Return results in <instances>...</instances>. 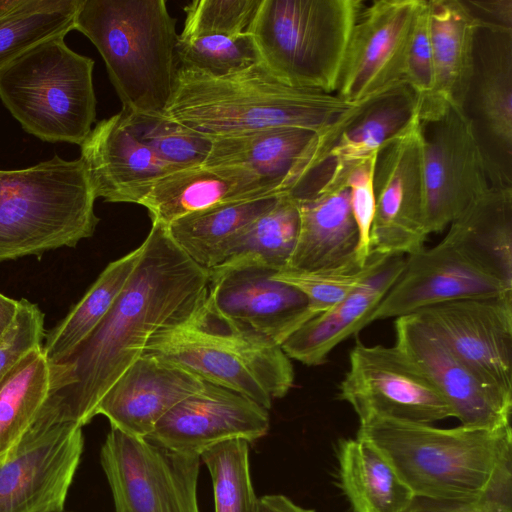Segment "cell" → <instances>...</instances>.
<instances>
[{
    "mask_svg": "<svg viewBox=\"0 0 512 512\" xmlns=\"http://www.w3.org/2000/svg\"><path fill=\"white\" fill-rule=\"evenodd\" d=\"M144 352L238 392L267 410L294 384L291 359L280 345L223 318L206 297L188 321L155 334Z\"/></svg>",
    "mask_w": 512,
    "mask_h": 512,
    "instance_id": "8992f818",
    "label": "cell"
},
{
    "mask_svg": "<svg viewBox=\"0 0 512 512\" xmlns=\"http://www.w3.org/2000/svg\"><path fill=\"white\" fill-rule=\"evenodd\" d=\"M66 35L26 50L0 69V99L22 128L51 143L81 145L96 119L93 59Z\"/></svg>",
    "mask_w": 512,
    "mask_h": 512,
    "instance_id": "52a82bcc",
    "label": "cell"
},
{
    "mask_svg": "<svg viewBox=\"0 0 512 512\" xmlns=\"http://www.w3.org/2000/svg\"><path fill=\"white\" fill-rule=\"evenodd\" d=\"M262 0H194L184 7L181 39L249 34Z\"/></svg>",
    "mask_w": 512,
    "mask_h": 512,
    "instance_id": "ab89813d",
    "label": "cell"
},
{
    "mask_svg": "<svg viewBox=\"0 0 512 512\" xmlns=\"http://www.w3.org/2000/svg\"><path fill=\"white\" fill-rule=\"evenodd\" d=\"M82 0H0V69L38 43L67 35Z\"/></svg>",
    "mask_w": 512,
    "mask_h": 512,
    "instance_id": "836d02e7",
    "label": "cell"
},
{
    "mask_svg": "<svg viewBox=\"0 0 512 512\" xmlns=\"http://www.w3.org/2000/svg\"><path fill=\"white\" fill-rule=\"evenodd\" d=\"M257 512H315L294 503L281 494L264 495L258 498Z\"/></svg>",
    "mask_w": 512,
    "mask_h": 512,
    "instance_id": "bcb514c9",
    "label": "cell"
},
{
    "mask_svg": "<svg viewBox=\"0 0 512 512\" xmlns=\"http://www.w3.org/2000/svg\"><path fill=\"white\" fill-rule=\"evenodd\" d=\"M407 512H512V489L469 499L416 497Z\"/></svg>",
    "mask_w": 512,
    "mask_h": 512,
    "instance_id": "ee69618b",
    "label": "cell"
},
{
    "mask_svg": "<svg viewBox=\"0 0 512 512\" xmlns=\"http://www.w3.org/2000/svg\"><path fill=\"white\" fill-rule=\"evenodd\" d=\"M74 29L102 56L122 112L164 116L180 67L165 0H82Z\"/></svg>",
    "mask_w": 512,
    "mask_h": 512,
    "instance_id": "277c9868",
    "label": "cell"
},
{
    "mask_svg": "<svg viewBox=\"0 0 512 512\" xmlns=\"http://www.w3.org/2000/svg\"><path fill=\"white\" fill-rule=\"evenodd\" d=\"M18 307V300L0 293V336L13 320Z\"/></svg>",
    "mask_w": 512,
    "mask_h": 512,
    "instance_id": "7dc6e473",
    "label": "cell"
},
{
    "mask_svg": "<svg viewBox=\"0 0 512 512\" xmlns=\"http://www.w3.org/2000/svg\"><path fill=\"white\" fill-rule=\"evenodd\" d=\"M502 402L512 406V295L465 298L414 313Z\"/></svg>",
    "mask_w": 512,
    "mask_h": 512,
    "instance_id": "5bb4252c",
    "label": "cell"
},
{
    "mask_svg": "<svg viewBox=\"0 0 512 512\" xmlns=\"http://www.w3.org/2000/svg\"><path fill=\"white\" fill-rule=\"evenodd\" d=\"M476 21L471 75L459 108L490 185L512 188V29Z\"/></svg>",
    "mask_w": 512,
    "mask_h": 512,
    "instance_id": "7c38bea8",
    "label": "cell"
},
{
    "mask_svg": "<svg viewBox=\"0 0 512 512\" xmlns=\"http://www.w3.org/2000/svg\"><path fill=\"white\" fill-rule=\"evenodd\" d=\"M404 260L405 256H388L343 300L297 328L281 344L284 353L308 366L323 364L339 343L369 325L371 314L401 273Z\"/></svg>",
    "mask_w": 512,
    "mask_h": 512,
    "instance_id": "484cf974",
    "label": "cell"
},
{
    "mask_svg": "<svg viewBox=\"0 0 512 512\" xmlns=\"http://www.w3.org/2000/svg\"><path fill=\"white\" fill-rule=\"evenodd\" d=\"M279 194L273 184L249 170L199 165L160 177L139 204L147 209L152 223L167 226L219 203Z\"/></svg>",
    "mask_w": 512,
    "mask_h": 512,
    "instance_id": "d4e9b609",
    "label": "cell"
},
{
    "mask_svg": "<svg viewBox=\"0 0 512 512\" xmlns=\"http://www.w3.org/2000/svg\"><path fill=\"white\" fill-rule=\"evenodd\" d=\"M373 188L370 253L405 256L423 248L428 233L419 118L377 152Z\"/></svg>",
    "mask_w": 512,
    "mask_h": 512,
    "instance_id": "9a60e30c",
    "label": "cell"
},
{
    "mask_svg": "<svg viewBox=\"0 0 512 512\" xmlns=\"http://www.w3.org/2000/svg\"><path fill=\"white\" fill-rule=\"evenodd\" d=\"M388 256L371 252L366 264L355 257L336 266L316 270H281L273 278L292 285L307 299L306 321L335 306L359 287ZM305 321V322H306Z\"/></svg>",
    "mask_w": 512,
    "mask_h": 512,
    "instance_id": "d590c367",
    "label": "cell"
},
{
    "mask_svg": "<svg viewBox=\"0 0 512 512\" xmlns=\"http://www.w3.org/2000/svg\"><path fill=\"white\" fill-rule=\"evenodd\" d=\"M404 82L417 94L420 103L434 88V65L429 37L427 0H423L408 45Z\"/></svg>",
    "mask_w": 512,
    "mask_h": 512,
    "instance_id": "7bdbcfd3",
    "label": "cell"
},
{
    "mask_svg": "<svg viewBox=\"0 0 512 512\" xmlns=\"http://www.w3.org/2000/svg\"><path fill=\"white\" fill-rule=\"evenodd\" d=\"M347 173L331 172L313 192L294 198L300 226L286 270L322 269L355 257L358 231L350 206Z\"/></svg>",
    "mask_w": 512,
    "mask_h": 512,
    "instance_id": "cb8c5ba5",
    "label": "cell"
},
{
    "mask_svg": "<svg viewBox=\"0 0 512 512\" xmlns=\"http://www.w3.org/2000/svg\"><path fill=\"white\" fill-rule=\"evenodd\" d=\"M445 238L512 287V188L490 186L451 222Z\"/></svg>",
    "mask_w": 512,
    "mask_h": 512,
    "instance_id": "f1b7e54d",
    "label": "cell"
},
{
    "mask_svg": "<svg viewBox=\"0 0 512 512\" xmlns=\"http://www.w3.org/2000/svg\"><path fill=\"white\" fill-rule=\"evenodd\" d=\"M203 460L211 476L215 512H257L249 468V442L233 439L204 451Z\"/></svg>",
    "mask_w": 512,
    "mask_h": 512,
    "instance_id": "8d00e7d4",
    "label": "cell"
},
{
    "mask_svg": "<svg viewBox=\"0 0 512 512\" xmlns=\"http://www.w3.org/2000/svg\"><path fill=\"white\" fill-rule=\"evenodd\" d=\"M50 390L42 346L27 353L0 380V464L17 449Z\"/></svg>",
    "mask_w": 512,
    "mask_h": 512,
    "instance_id": "d6a6232c",
    "label": "cell"
},
{
    "mask_svg": "<svg viewBox=\"0 0 512 512\" xmlns=\"http://www.w3.org/2000/svg\"><path fill=\"white\" fill-rule=\"evenodd\" d=\"M82 160L58 155L34 166L0 170V262L74 247L99 218Z\"/></svg>",
    "mask_w": 512,
    "mask_h": 512,
    "instance_id": "5b68a950",
    "label": "cell"
},
{
    "mask_svg": "<svg viewBox=\"0 0 512 512\" xmlns=\"http://www.w3.org/2000/svg\"><path fill=\"white\" fill-rule=\"evenodd\" d=\"M269 430L268 410L252 399L209 382L169 410L148 439L173 451L200 455L224 441L253 442Z\"/></svg>",
    "mask_w": 512,
    "mask_h": 512,
    "instance_id": "44dd1931",
    "label": "cell"
},
{
    "mask_svg": "<svg viewBox=\"0 0 512 512\" xmlns=\"http://www.w3.org/2000/svg\"><path fill=\"white\" fill-rule=\"evenodd\" d=\"M420 99L405 83L355 103L317 134L286 191L323 183L330 172H346L377 154L417 119Z\"/></svg>",
    "mask_w": 512,
    "mask_h": 512,
    "instance_id": "30bf717a",
    "label": "cell"
},
{
    "mask_svg": "<svg viewBox=\"0 0 512 512\" xmlns=\"http://www.w3.org/2000/svg\"><path fill=\"white\" fill-rule=\"evenodd\" d=\"M82 427L54 426L0 464V512H60L83 452Z\"/></svg>",
    "mask_w": 512,
    "mask_h": 512,
    "instance_id": "d6986e66",
    "label": "cell"
},
{
    "mask_svg": "<svg viewBox=\"0 0 512 512\" xmlns=\"http://www.w3.org/2000/svg\"><path fill=\"white\" fill-rule=\"evenodd\" d=\"M354 104L289 86L262 62L224 77L179 67L164 117L211 139L274 127L320 133Z\"/></svg>",
    "mask_w": 512,
    "mask_h": 512,
    "instance_id": "3957f363",
    "label": "cell"
},
{
    "mask_svg": "<svg viewBox=\"0 0 512 512\" xmlns=\"http://www.w3.org/2000/svg\"><path fill=\"white\" fill-rule=\"evenodd\" d=\"M176 51L180 67L212 77L232 75L261 62L251 34L190 39L178 36Z\"/></svg>",
    "mask_w": 512,
    "mask_h": 512,
    "instance_id": "f35d334b",
    "label": "cell"
},
{
    "mask_svg": "<svg viewBox=\"0 0 512 512\" xmlns=\"http://www.w3.org/2000/svg\"><path fill=\"white\" fill-rule=\"evenodd\" d=\"M201 378L156 354L144 352L103 396L96 415L112 428L147 438L175 405L198 392Z\"/></svg>",
    "mask_w": 512,
    "mask_h": 512,
    "instance_id": "7402d4cb",
    "label": "cell"
},
{
    "mask_svg": "<svg viewBox=\"0 0 512 512\" xmlns=\"http://www.w3.org/2000/svg\"><path fill=\"white\" fill-rule=\"evenodd\" d=\"M141 251L140 245L109 263L80 301L50 331L42 345L49 365L67 357L105 318L135 270Z\"/></svg>",
    "mask_w": 512,
    "mask_h": 512,
    "instance_id": "1f68e13d",
    "label": "cell"
},
{
    "mask_svg": "<svg viewBox=\"0 0 512 512\" xmlns=\"http://www.w3.org/2000/svg\"><path fill=\"white\" fill-rule=\"evenodd\" d=\"M394 327V345L428 378L460 425L511 427L512 406L489 390L431 327L414 314L396 318Z\"/></svg>",
    "mask_w": 512,
    "mask_h": 512,
    "instance_id": "ffe728a7",
    "label": "cell"
},
{
    "mask_svg": "<svg viewBox=\"0 0 512 512\" xmlns=\"http://www.w3.org/2000/svg\"><path fill=\"white\" fill-rule=\"evenodd\" d=\"M44 314L37 304L18 300L15 316L0 336V380L31 350L42 346Z\"/></svg>",
    "mask_w": 512,
    "mask_h": 512,
    "instance_id": "60d3db41",
    "label": "cell"
},
{
    "mask_svg": "<svg viewBox=\"0 0 512 512\" xmlns=\"http://www.w3.org/2000/svg\"><path fill=\"white\" fill-rule=\"evenodd\" d=\"M80 147L95 197L106 202L139 204L156 180L182 169L138 140L121 112L99 121Z\"/></svg>",
    "mask_w": 512,
    "mask_h": 512,
    "instance_id": "603a6c76",
    "label": "cell"
},
{
    "mask_svg": "<svg viewBox=\"0 0 512 512\" xmlns=\"http://www.w3.org/2000/svg\"><path fill=\"white\" fill-rule=\"evenodd\" d=\"M280 195L219 203L178 218L165 228L180 250L209 270L222 262L231 239L269 210Z\"/></svg>",
    "mask_w": 512,
    "mask_h": 512,
    "instance_id": "4dcf8cb0",
    "label": "cell"
},
{
    "mask_svg": "<svg viewBox=\"0 0 512 512\" xmlns=\"http://www.w3.org/2000/svg\"><path fill=\"white\" fill-rule=\"evenodd\" d=\"M434 88L418 117L460 107L471 75L477 21L463 0H427Z\"/></svg>",
    "mask_w": 512,
    "mask_h": 512,
    "instance_id": "4316f807",
    "label": "cell"
},
{
    "mask_svg": "<svg viewBox=\"0 0 512 512\" xmlns=\"http://www.w3.org/2000/svg\"><path fill=\"white\" fill-rule=\"evenodd\" d=\"M357 435L375 445L416 497L469 499L512 489V429L375 418Z\"/></svg>",
    "mask_w": 512,
    "mask_h": 512,
    "instance_id": "7a4b0ae2",
    "label": "cell"
},
{
    "mask_svg": "<svg viewBox=\"0 0 512 512\" xmlns=\"http://www.w3.org/2000/svg\"><path fill=\"white\" fill-rule=\"evenodd\" d=\"M503 295H512V287L444 237L435 246L405 257L401 273L371 314L369 324L443 302Z\"/></svg>",
    "mask_w": 512,
    "mask_h": 512,
    "instance_id": "ac0fdd59",
    "label": "cell"
},
{
    "mask_svg": "<svg viewBox=\"0 0 512 512\" xmlns=\"http://www.w3.org/2000/svg\"><path fill=\"white\" fill-rule=\"evenodd\" d=\"M206 302L243 330L280 345L306 321L307 299L273 278L278 271L250 257L224 261L208 270Z\"/></svg>",
    "mask_w": 512,
    "mask_h": 512,
    "instance_id": "2e32d148",
    "label": "cell"
},
{
    "mask_svg": "<svg viewBox=\"0 0 512 512\" xmlns=\"http://www.w3.org/2000/svg\"><path fill=\"white\" fill-rule=\"evenodd\" d=\"M100 462L115 512H200L199 456L176 452L111 427Z\"/></svg>",
    "mask_w": 512,
    "mask_h": 512,
    "instance_id": "9c48e42d",
    "label": "cell"
},
{
    "mask_svg": "<svg viewBox=\"0 0 512 512\" xmlns=\"http://www.w3.org/2000/svg\"><path fill=\"white\" fill-rule=\"evenodd\" d=\"M376 155L353 166L346 177L351 211L358 231L355 258L361 265L367 263L371 254L370 233L375 212L373 176Z\"/></svg>",
    "mask_w": 512,
    "mask_h": 512,
    "instance_id": "b9f144b4",
    "label": "cell"
},
{
    "mask_svg": "<svg viewBox=\"0 0 512 512\" xmlns=\"http://www.w3.org/2000/svg\"><path fill=\"white\" fill-rule=\"evenodd\" d=\"M299 226L300 216L296 200L281 194L269 210L231 239L221 263L250 256L276 271H281L286 268L293 253Z\"/></svg>",
    "mask_w": 512,
    "mask_h": 512,
    "instance_id": "e575fe53",
    "label": "cell"
},
{
    "mask_svg": "<svg viewBox=\"0 0 512 512\" xmlns=\"http://www.w3.org/2000/svg\"><path fill=\"white\" fill-rule=\"evenodd\" d=\"M361 0H262L249 34L285 84L335 94Z\"/></svg>",
    "mask_w": 512,
    "mask_h": 512,
    "instance_id": "ba28073f",
    "label": "cell"
},
{
    "mask_svg": "<svg viewBox=\"0 0 512 512\" xmlns=\"http://www.w3.org/2000/svg\"><path fill=\"white\" fill-rule=\"evenodd\" d=\"M425 226L440 232L491 186L471 127L456 105L419 119Z\"/></svg>",
    "mask_w": 512,
    "mask_h": 512,
    "instance_id": "4fadbf2b",
    "label": "cell"
},
{
    "mask_svg": "<svg viewBox=\"0 0 512 512\" xmlns=\"http://www.w3.org/2000/svg\"><path fill=\"white\" fill-rule=\"evenodd\" d=\"M337 460L339 485L353 512H407L415 495L366 438L340 440Z\"/></svg>",
    "mask_w": 512,
    "mask_h": 512,
    "instance_id": "f546056e",
    "label": "cell"
},
{
    "mask_svg": "<svg viewBox=\"0 0 512 512\" xmlns=\"http://www.w3.org/2000/svg\"><path fill=\"white\" fill-rule=\"evenodd\" d=\"M359 422L383 418L432 424L452 411L422 371L397 347L357 341L339 386Z\"/></svg>",
    "mask_w": 512,
    "mask_h": 512,
    "instance_id": "8fae6325",
    "label": "cell"
},
{
    "mask_svg": "<svg viewBox=\"0 0 512 512\" xmlns=\"http://www.w3.org/2000/svg\"><path fill=\"white\" fill-rule=\"evenodd\" d=\"M473 17L512 29V0H463Z\"/></svg>",
    "mask_w": 512,
    "mask_h": 512,
    "instance_id": "f6af8a7d",
    "label": "cell"
},
{
    "mask_svg": "<svg viewBox=\"0 0 512 512\" xmlns=\"http://www.w3.org/2000/svg\"><path fill=\"white\" fill-rule=\"evenodd\" d=\"M423 0H377L353 27L335 95L358 103L404 82L408 45Z\"/></svg>",
    "mask_w": 512,
    "mask_h": 512,
    "instance_id": "e0dca14e",
    "label": "cell"
},
{
    "mask_svg": "<svg viewBox=\"0 0 512 512\" xmlns=\"http://www.w3.org/2000/svg\"><path fill=\"white\" fill-rule=\"evenodd\" d=\"M121 113L137 139L168 164L178 168L203 165L211 150L213 139L174 120Z\"/></svg>",
    "mask_w": 512,
    "mask_h": 512,
    "instance_id": "74e56055",
    "label": "cell"
},
{
    "mask_svg": "<svg viewBox=\"0 0 512 512\" xmlns=\"http://www.w3.org/2000/svg\"><path fill=\"white\" fill-rule=\"evenodd\" d=\"M317 134L301 127H274L213 139L203 165L249 170L283 194Z\"/></svg>",
    "mask_w": 512,
    "mask_h": 512,
    "instance_id": "83f0119b",
    "label": "cell"
},
{
    "mask_svg": "<svg viewBox=\"0 0 512 512\" xmlns=\"http://www.w3.org/2000/svg\"><path fill=\"white\" fill-rule=\"evenodd\" d=\"M60 512H65V511L63 510V511H60Z\"/></svg>",
    "mask_w": 512,
    "mask_h": 512,
    "instance_id": "c3c4849f",
    "label": "cell"
},
{
    "mask_svg": "<svg viewBox=\"0 0 512 512\" xmlns=\"http://www.w3.org/2000/svg\"><path fill=\"white\" fill-rule=\"evenodd\" d=\"M139 262L96 329L67 357L50 365V390L25 437L54 426L83 427L118 378L157 333L188 321L207 294L209 272L152 223Z\"/></svg>",
    "mask_w": 512,
    "mask_h": 512,
    "instance_id": "6da1fadb",
    "label": "cell"
}]
</instances>
